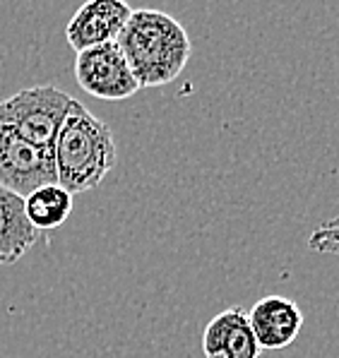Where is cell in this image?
Instances as JSON below:
<instances>
[{
    "instance_id": "obj_7",
    "label": "cell",
    "mask_w": 339,
    "mask_h": 358,
    "mask_svg": "<svg viewBox=\"0 0 339 358\" xmlns=\"http://www.w3.org/2000/svg\"><path fill=\"white\" fill-rule=\"evenodd\" d=\"M205 358H260L262 346L248 322V313L233 306L205 324L202 332Z\"/></svg>"
},
{
    "instance_id": "obj_4",
    "label": "cell",
    "mask_w": 339,
    "mask_h": 358,
    "mask_svg": "<svg viewBox=\"0 0 339 358\" xmlns=\"http://www.w3.org/2000/svg\"><path fill=\"white\" fill-rule=\"evenodd\" d=\"M75 80L82 90L103 101H123L140 92V85L116 41L92 46L78 53Z\"/></svg>"
},
{
    "instance_id": "obj_5",
    "label": "cell",
    "mask_w": 339,
    "mask_h": 358,
    "mask_svg": "<svg viewBox=\"0 0 339 358\" xmlns=\"http://www.w3.org/2000/svg\"><path fill=\"white\" fill-rule=\"evenodd\" d=\"M51 183H58L53 152L0 128V185L27 197Z\"/></svg>"
},
{
    "instance_id": "obj_10",
    "label": "cell",
    "mask_w": 339,
    "mask_h": 358,
    "mask_svg": "<svg viewBox=\"0 0 339 358\" xmlns=\"http://www.w3.org/2000/svg\"><path fill=\"white\" fill-rule=\"evenodd\" d=\"M73 192H68L58 183L43 185L24 197L27 219L39 231L58 229L73 212Z\"/></svg>"
},
{
    "instance_id": "obj_1",
    "label": "cell",
    "mask_w": 339,
    "mask_h": 358,
    "mask_svg": "<svg viewBox=\"0 0 339 358\" xmlns=\"http://www.w3.org/2000/svg\"><path fill=\"white\" fill-rule=\"evenodd\" d=\"M116 43L128 60L140 90L171 85L183 73L193 43L176 17L161 10H133Z\"/></svg>"
},
{
    "instance_id": "obj_6",
    "label": "cell",
    "mask_w": 339,
    "mask_h": 358,
    "mask_svg": "<svg viewBox=\"0 0 339 358\" xmlns=\"http://www.w3.org/2000/svg\"><path fill=\"white\" fill-rule=\"evenodd\" d=\"M133 8L125 0H87L65 27V38L70 48L85 51L92 46L116 41L128 24Z\"/></svg>"
},
{
    "instance_id": "obj_8",
    "label": "cell",
    "mask_w": 339,
    "mask_h": 358,
    "mask_svg": "<svg viewBox=\"0 0 339 358\" xmlns=\"http://www.w3.org/2000/svg\"><path fill=\"white\" fill-rule=\"evenodd\" d=\"M248 322L262 349L280 351L301 334L303 313L298 303L287 296H265L250 308Z\"/></svg>"
},
{
    "instance_id": "obj_2",
    "label": "cell",
    "mask_w": 339,
    "mask_h": 358,
    "mask_svg": "<svg viewBox=\"0 0 339 358\" xmlns=\"http://www.w3.org/2000/svg\"><path fill=\"white\" fill-rule=\"evenodd\" d=\"M53 159L58 185L73 195L94 190L118 162L113 132L75 99L68 118L58 130Z\"/></svg>"
},
{
    "instance_id": "obj_3",
    "label": "cell",
    "mask_w": 339,
    "mask_h": 358,
    "mask_svg": "<svg viewBox=\"0 0 339 358\" xmlns=\"http://www.w3.org/2000/svg\"><path fill=\"white\" fill-rule=\"evenodd\" d=\"M73 101V96L53 85L27 87L0 101V128L53 152L58 130L68 118Z\"/></svg>"
},
{
    "instance_id": "obj_9",
    "label": "cell",
    "mask_w": 339,
    "mask_h": 358,
    "mask_svg": "<svg viewBox=\"0 0 339 358\" xmlns=\"http://www.w3.org/2000/svg\"><path fill=\"white\" fill-rule=\"evenodd\" d=\"M39 229L27 219L24 197L0 185V264H15L39 241Z\"/></svg>"
}]
</instances>
